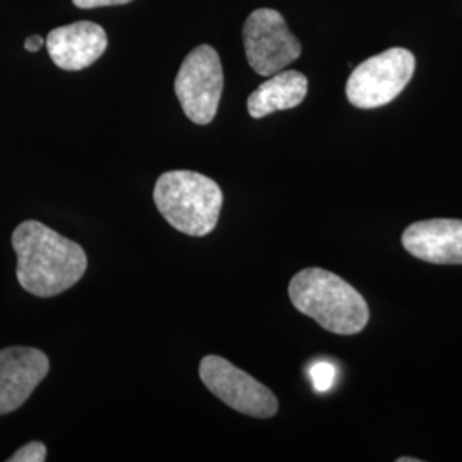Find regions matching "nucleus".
Returning a JSON list of instances; mask_svg holds the SVG:
<instances>
[{
    "label": "nucleus",
    "mask_w": 462,
    "mask_h": 462,
    "mask_svg": "<svg viewBox=\"0 0 462 462\" xmlns=\"http://www.w3.org/2000/svg\"><path fill=\"white\" fill-rule=\"evenodd\" d=\"M47 459V447L42 442H30L21 447L9 462H43Z\"/></svg>",
    "instance_id": "nucleus-13"
},
{
    "label": "nucleus",
    "mask_w": 462,
    "mask_h": 462,
    "mask_svg": "<svg viewBox=\"0 0 462 462\" xmlns=\"http://www.w3.org/2000/svg\"><path fill=\"white\" fill-rule=\"evenodd\" d=\"M17 255V282L34 297L51 298L78 284L88 269L84 248L49 228L28 219L13 233Z\"/></svg>",
    "instance_id": "nucleus-1"
},
{
    "label": "nucleus",
    "mask_w": 462,
    "mask_h": 462,
    "mask_svg": "<svg viewBox=\"0 0 462 462\" xmlns=\"http://www.w3.org/2000/svg\"><path fill=\"white\" fill-rule=\"evenodd\" d=\"M414 67V55L406 49H389L366 59L347 79V101L362 110L391 103L411 81Z\"/></svg>",
    "instance_id": "nucleus-4"
},
{
    "label": "nucleus",
    "mask_w": 462,
    "mask_h": 462,
    "mask_svg": "<svg viewBox=\"0 0 462 462\" xmlns=\"http://www.w3.org/2000/svg\"><path fill=\"white\" fill-rule=\"evenodd\" d=\"M402 247L423 263L462 264V221L442 217L416 221L402 233Z\"/></svg>",
    "instance_id": "nucleus-9"
},
{
    "label": "nucleus",
    "mask_w": 462,
    "mask_h": 462,
    "mask_svg": "<svg viewBox=\"0 0 462 462\" xmlns=\"http://www.w3.org/2000/svg\"><path fill=\"white\" fill-rule=\"evenodd\" d=\"M244 47L248 66L259 76H273L293 64L301 53L297 36L274 9H257L244 24Z\"/></svg>",
    "instance_id": "nucleus-7"
},
{
    "label": "nucleus",
    "mask_w": 462,
    "mask_h": 462,
    "mask_svg": "<svg viewBox=\"0 0 462 462\" xmlns=\"http://www.w3.org/2000/svg\"><path fill=\"white\" fill-rule=\"evenodd\" d=\"M79 9H95V7H106V5H124L133 0H72Z\"/></svg>",
    "instance_id": "nucleus-14"
},
{
    "label": "nucleus",
    "mask_w": 462,
    "mask_h": 462,
    "mask_svg": "<svg viewBox=\"0 0 462 462\" xmlns=\"http://www.w3.org/2000/svg\"><path fill=\"white\" fill-rule=\"evenodd\" d=\"M199 375L217 399L238 413L263 420L278 413L280 404L271 389L221 356H204Z\"/></svg>",
    "instance_id": "nucleus-6"
},
{
    "label": "nucleus",
    "mask_w": 462,
    "mask_h": 462,
    "mask_svg": "<svg viewBox=\"0 0 462 462\" xmlns=\"http://www.w3.org/2000/svg\"><path fill=\"white\" fill-rule=\"evenodd\" d=\"M310 380L317 393H328L337 379V370L329 362H315L309 370Z\"/></svg>",
    "instance_id": "nucleus-12"
},
{
    "label": "nucleus",
    "mask_w": 462,
    "mask_h": 462,
    "mask_svg": "<svg viewBox=\"0 0 462 462\" xmlns=\"http://www.w3.org/2000/svg\"><path fill=\"white\" fill-rule=\"evenodd\" d=\"M288 295L298 312L332 334L355 336L370 320L365 298L349 282L322 267H307L295 274Z\"/></svg>",
    "instance_id": "nucleus-2"
},
{
    "label": "nucleus",
    "mask_w": 462,
    "mask_h": 462,
    "mask_svg": "<svg viewBox=\"0 0 462 462\" xmlns=\"http://www.w3.org/2000/svg\"><path fill=\"white\" fill-rule=\"evenodd\" d=\"M154 204L175 230L189 236H206L217 225L223 208L219 185L198 171L173 170L154 185Z\"/></svg>",
    "instance_id": "nucleus-3"
},
{
    "label": "nucleus",
    "mask_w": 462,
    "mask_h": 462,
    "mask_svg": "<svg viewBox=\"0 0 462 462\" xmlns=\"http://www.w3.org/2000/svg\"><path fill=\"white\" fill-rule=\"evenodd\" d=\"M309 91V79L298 70H281L261 84L248 97V114L252 118H263L280 110L298 106Z\"/></svg>",
    "instance_id": "nucleus-11"
},
{
    "label": "nucleus",
    "mask_w": 462,
    "mask_h": 462,
    "mask_svg": "<svg viewBox=\"0 0 462 462\" xmlns=\"http://www.w3.org/2000/svg\"><path fill=\"white\" fill-rule=\"evenodd\" d=\"M223 86L225 76L217 51L209 45H199L180 66L175 95L185 116L198 125H208L217 114Z\"/></svg>",
    "instance_id": "nucleus-5"
},
{
    "label": "nucleus",
    "mask_w": 462,
    "mask_h": 462,
    "mask_svg": "<svg viewBox=\"0 0 462 462\" xmlns=\"http://www.w3.org/2000/svg\"><path fill=\"white\" fill-rule=\"evenodd\" d=\"M45 45L53 64L64 70H83L105 53V30L89 21H78L50 32Z\"/></svg>",
    "instance_id": "nucleus-10"
},
{
    "label": "nucleus",
    "mask_w": 462,
    "mask_h": 462,
    "mask_svg": "<svg viewBox=\"0 0 462 462\" xmlns=\"http://www.w3.org/2000/svg\"><path fill=\"white\" fill-rule=\"evenodd\" d=\"M49 370V356L36 347L0 349V414L19 410Z\"/></svg>",
    "instance_id": "nucleus-8"
},
{
    "label": "nucleus",
    "mask_w": 462,
    "mask_h": 462,
    "mask_svg": "<svg viewBox=\"0 0 462 462\" xmlns=\"http://www.w3.org/2000/svg\"><path fill=\"white\" fill-rule=\"evenodd\" d=\"M397 462H420V459H413V457H399Z\"/></svg>",
    "instance_id": "nucleus-16"
},
{
    "label": "nucleus",
    "mask_w": 462,
    "mask_h": 462,
    "mask_svg": "<svg viewBox=\"0 0 462 462\" xmlns=\"http://www.w3.org/2000/svg\"><path fill=\"white\" fill-rule=\"evenodd\" d=\"M43 45H45V40H43L42 36H38V34L30 36V38L24 42V49L28 50V51H38Z\"/></svg>",
    "instance_id": "nucleus-15"
}]
</instances>
